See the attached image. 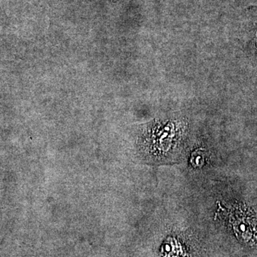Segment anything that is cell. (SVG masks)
<instances>
[{
	"instance_id": "obj_1",
	"label": "cell",
	"mask_w": 257,
	"mask_h": 257,
	"mask_svg": "<svg viewBox=\"0 0 257 257\" xmlns=\"http://www.w3.org/2000/svg\"><path fill=\"white\" fill-rule=\"evenodd\" d=\"M179 130L172 122L154 126L141 145L142 155L145 160L160 165L177 162L181 153L179 137L182 134Z\"/></svg>"
},
{
	"instance_id": "obj_2",
	"label": "cell",
	"mask_w": 257,
	"mask_h": 257,
	"mask_svg": "<svg viewBox=\"0 0 257 257\" xmlns=\"http://www.w3.org/2000/svg\"><path fill=\"white\" fill-rule=\"evenodd\" d=\"M219 219L227 222L238 239L249 244H257V219L244 210L219 205L216 211Z\"/></svg>"
},
{
	"instance_id": "obj_3",
	"label": "cell",
	"mask_w": 257,
	"mask_h": 257,
	"mask_svg": "<svg viewBox=\"0 0 257 257\" xmlns=\"http://www.w3.org/2000/svg\"><path fill=\"white\" fill-rule=\"evenodd\" d=\"M255 45H256V50H257V32L256 33V37H255Z\"/></svg>"
}]
</instances>
